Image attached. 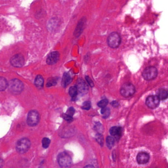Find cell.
Instances as JSON below:
<instances>
[{
	"label": "cell",
	"mask_w": 168,
	"mask_h": 168,
	"mask_svg": "<svg viewBox=\"0 0 168 168\" xmlns=\"http://www.w3.org/2000/svg\"><path fill=\"white\" fill-rule=\"evenodd\" d=\"M8 88L10 93L14 95H18L23 90L24 84L19 79L14 78L8 82Z\"/></svg>",
	"instance_id": "obj_1"
},
{
	"label": "cell",
	"mask_w": 168,
	"mask_h": 168,
	"mask_svg": "<svg viewBox=\"0 0 168 168\" xmlns=\"http://www.w3.org/2000/svg\"><path fill=\"white\" fill-rule=\"evenodd\" d=\"M59 165L62 168H68L72 164V159L68 153L62 152L57 157Z\"/></svg>",
	"instance_id": "obj_2"
},
{
	"label": "cell",
	"mask_w": 168,
	"mask_h": 168,
	"mask_svg": "<svg viewBox=\"0 0 168 168\" xmlns=\"http://www.w3.org/2000/svg\"><path fill=\"white\" fill-rule=\"evenodd\" d=\"M30 140L27 138L23 137L17 141L16 144V149L20 154H24L28 152L31 146Z\"/></svg>",
	"instance_id": "obj_3"
},
{
	"label": "cell",
	"mask_w": 168,
	"mask_h": 168,
	"mask_svg": "<svg viewBox=\"0 0 168 168\" xmlns=\"http://www.w3.org/2000/svg\"><path fill=\"white\" fill-rule=\"evenodd\" d=\"M121 41V37L119 34L115 32L110 34L107 39L108 45L113 49L117 48L120 45Z\"/></svg>",
	"instance_id": "obj_4"
},
{
	"label": "cell",
	"mask_w": 168,
	"mask_h": 168,
	"mask_svg": "<svg viewBox=\"0 0 168 168\" xmlns=\"http://www.w3.org/2000/svg\"><path fill=\"white\" fill-rule=\"evenodd\" d=\"M136 92L135 87L131 83H126L121 86L120 93L124 97L129 98L133 96Z\"/></svg>",
	"instance_id": "obj_5"
},
{
	"label": "cell",
	"mask_w": 168,
	"mask_h": 168,
	"mask_svg": "<svg viewBox=\"0 0 168 168\" xmlns=\"http://www.w3.org/2000/svg\"><path fill=\"white\" fill-rule=\"evenodd\" d=\"M40 114L38 111L32 110L28 113L27 118V123L31 127H34L38 125L40 122Z\"/></svg>",
	"instance_id": "obj_6"
},
{
	"label": "cell",
	"mask_w": 168,
	"mask_h": 168,
	"mask_svg": "<svg viewBox=\"0 0 168 168\" xmlns=\"http://www.w3.org/2000/svg\"><path fill=\"white\" fill-rule=\"evenodd\" d=\"M158 75V71L155 67L150 66L146 68L142 73V76L146 81H152L155 79Z\"/></svg>",
	"instance_id": "obj_7"
},
{
	"label": "cell",
	"mask_w": 168,
	"mask_h": 168,
	"mask_svg": "<svg viewBox=\"0 0 168 168\" xmlns=\"http://www.w3.org/2000/svg\"><path fill=\"white\" fill-rule=\"evenodd\" d=\"M11 65L16 68H21L25 63L23 56L21 54H16L13 56L10 60Z\"/></svg>",
	"instance_id": "obj_8"
},
{
	"label": "cell",
	"mask_w": 168,
	"mask_h": 168,
	"mask_svg": "<svg viewBox=\"0 0 168 168\" xmlns=\"http://www.w3.org/2000/svg\"><path fill=\"white\" fill-rule=\"evenodd\" d=\"M160 101L157 95H150L146 99V104L149 108L154 109L158 107Z\"/></svg>",
	"instance_id": "obj_9"
},
{
	"label": "cell",
	"mask_w": 168,
	"mask_h": 168,
	"mask_svg": "<svg viewBox=\"0 0 168 168\" xmlns=\"http://www.w3.org/2000/svg\"><path fill=\"white\" fill-rule=\"evenodd\" d=\"M76 86L78 90L82 94H86L89 91V87L84 79L79 78L76 82Z\"/></svg>",
	"instance_id": "obj_10"
},
{
	"label": "cell",
	"mask_w": 168,
	"mask_h": 168,
	"mask_svg": "<svg viewBox=\"0 0 168 168\" xmlns=\"http://www.w3.org/2000/svg\"><path fill=\"white\" fill-rule=\"evenodd\" d=\"M60 58V53L58 52H51L47 56L46 60V63L49 65H52L58 62Z\"/></svg>",
	"instance_id": "obj_11"
},
{
	"label": "cell",
	"mask_w": 168,
	"mask_h": 168,
	"mask_svg": "<svg viewBox=\"0 0 168 168\" xmlns=\"http://www.w3.org/2000/svg\"><path fill=\"white\" fill-rule=\"evenodd\" d=\"M150 156L147 153L142 152L139 153L137 156V161L139 164H146L149 162Z\"/></svg>",
	"instance_id": "obj_12"
},
{
	"label": "cell",
	"mask_w": 168,
	"mask_h": 168,
	"mask_svg": "<svg viewBox=\"0 0 168 168\" xmlns=\"http://www.w3.org/2000/svg\"><path fill=\"white\" fill-rule=\"evenodd\" d=\"M86 22V19H85V17L82 18L81 20L79 21L78 23L76 28H75V32H74V36L76 37H78L81 35V34L82 33L84 30V26Z\"/></svg>",
	"instance_id": "obj_13"
},
{
	"label": "cell",
	"mask_w": 168,
	"mask_h": 168,
	"mask_svg": "<svg viewBox=\"0 0 168 168\" xmlns=\"http://www.w3.org/2000/svg\"><path fill=\"white\" fill-rule=\"evenodd\" d=\"M110 133L111 136L114 137L116 139H119L121 136L122 129L120 127H113L110 129Z\"/></svg>",
	"instance_id": "obj_14"
},
{
	"label": "cell",
	"mask_w": 168,
	"mask_h": 168,
	"mask_svg": "<svg viewBox=\"0 0 168 168\" xmlns=\"http://www.w3.org/2000/svg\"><path fill=\"white\" fill-rule=\"evenodd\" d=\"M72 79L69 74L67 72H65L63 76L62 82H61L62 86L64 88L66 87L72 82Z\"/></svg>",
	"instance_id": "obj_15"
},
{
	"label": "cell",
	"mask_w": 168,
	"mask_h": 168,
	"mask_svg": "<svg viewBox=\"0 0 168 168\" xmlns=\"http://www.w3.org/2000/svg\"><path fill=\"white\" fill-rule=\"evenodd\" d=\"M35 85L38 89H42L44 84V79L43 76L40 75H37L35 79Z\"/></svg>",
	"instance_id": "obj_16"
},
{
	"label": "cell",
	"mask_w": 168,
	"mask_h": 168,
	"mask_svg": "<svg viewBox=\"0 0 168 168\" xmlns=\"http://www.w3.org/2000/svg\"><path fill=\"white\" fill-rule=\"evenodd\" d=\"M157 96L160 100H165L168 98V91L166 89L162 88L157 92Z\"/></svg>",
	"instance_id": "obj_17"
},
{
	"label": "cell",
	"mask_w": 168,
	"mask_h": 168,
	"mask_svg": "<svg viewBox=\"0 0 168 168\" xmlns=\"http://www.w3.org/2000/svg\"><path fill=\"white\" fill-rule=\"evenodd\" d=\"M8 86V83L7 79L4 77L0 78V90L4 91L5 90Z\"/></svg>",
	"instance_id": "obj_18"
},
{
	"label": "cell",
	"mask_w": 168,
	"mask_h": 168,
	"mask_svg": "<svg viewBox=\"0 0 168 168\" xmlns=\"http://www.w3.org/2000/svg\"><path fill=\"white\" fill-rule=\"evenodd\" d=\"M78 88L76 86H72L69 88V96L71 97H72V99H74L76 98L77 95H78Z\"/></svg>",
	"instance_id": "obj_19"
},
{
	"label": "cell",
	"mask_w": 168,
	"mask_h": 168,
	"mask_svg": "<svg viewBox=\"0 0 168 168\" xmlns=\"http://www.w3.org/2000/svg\"><path fill=\"white\" fill-rule=\"evenodd\" d=\"M114 143L115 141L113 137L111 136L107 137L106 138V143L108 149H111L114 146Z\"/></svg>",
	"instance_id": "obj_20"
},
{
	"label": "cell",
	"mask_w": 168,
	"mask_h": 168,
	"mask_svg": "<svg viewBox=\"0 0 168 168\" xmlns=\"http://www.w3.org/2000/svg\"><path fill=\"white\" fill-rule=\"evenodd\" d=\"M110 113H111V111H110V108H108L106 107V108L102 109L101 113L103 115V117L104 118H108L110 116Z\"/></svg>",
	"instance_id": "obj_21"
},
{
	"label": "cell",
	"mask_w": 168,
	"mask_h": 168,
	"mask_svg": "<svg viewBox=\"0 0 168 168\" xmlns=\"http://www.w3.org/2000/svg\"><path fill=\"white\" fill-rule=\"evenodd\" d=\"M95 139L96 141L101 146H103L104 144V137H103V135L101 134L98 133L95 136Z\"/></svg>",
	"instance_id": "obj_22"
},
{
	"label": "cell",
	"mask_w": 168,
	"mask_h": 168,
	"mask_svg": "<svg viewBox=\"0 0 168 168\" xmlns=\"http://www.w3.org/2000/svg\"><path fill=\"white\" fill-rule=\"evenodd\" d=\"M57 84V79L55 78H49L46 84V86L47 87H49L51 86H55Z\"/></svg>",
	"instance_id": "obj_23"
},
{
	"label": "cell",
	"mask_w": 168,
	"mask_h": 168,
	"mask_svg": "<svg viewBox=\"0 0 168 168\" xmlns=\"http://www.w3.org/2000/svg\"><path fill=\"white\" fill-rule=\"evenodd\" d=\"M108 101L107 99H103L98 103V106L101 108H105L108 104Z\"/></svg>",
	"instance_id": "obj_24"
},
{
	"label": "cell",
	"mask_w": 168,
	"mask_h": 168,
	"mask_svg": "<svg viewBox=\"0 0 168 168\" xmlns=\"http://www.w3.org/2000/svg\"><path fill=\"white\" fill-rule=\"evenodd\" d=\"M50 140L49 138L47 137H44L43 140H42V145H43V147L45 149H46L49 147V146L50 145Z\"/></svg>",
	"instance_id": "obj_25"
},
{
	"label": "cell",
	"mask_w": 168,
	"mask_h": 168,
	"mask_svg": "<svg viewBox=\"0 0 168 168\" xmlns=\"http://www.w3.org/2000/svg\"><path fill=\"white\" fill-rule=\"evenodd\" d=\"M94 129L98 132V133L101 134V133L103 132L104 128H103V126L101 124L98 122L96 123L95 125L94 126Z\"/></svg>",
	"instance_id": "obj_26"
},
{
	"label": "cell",
	"mask_w": 168,
	"mask_h": 168,
	"mask_svg": "<svg viewBox=\"0 0 168 168\" xmlns=\"http://www.w3.org/2000/svg\"><path fill=\"white\" fill-rule=\"evenodd\" d=\"M91 107V104L90 102L85 101L82 104V108L83 110L88 111L90 109Z\"/></svg>",
	"instance_id": "obj_27"
},
{
	"label": "cell",
	"mask_w": 168,
	"mask_h": 168,
	"mask_svg": "<svg viewBox=\"0 0 168 168\" xmlns=\"http://www.w3.org/2000/svg\"><path fill=\"white\" fill-rule=\"evenodd\" d=\"M63 118H64V119L66 121H68L69 123H71L73 120L72 117L69 116L67 113H64V114H63Z\"/></svg>",
	"instance_id": "obj_28"
},
{
	"label": "cell",
	"mask_w": 168,
	"mask_h": 168,
	"mask_svg": "<svg viewBox=\"0 0 168 168\" xmlns=\"http://www.w3.org/2000/svg\"><path fill=\"white\" fill-rule=\"evenodd\" d=\"M75 113V108H73V107H70L68 109L67 111V114H68L69 116H72L74 115V113Z\"/></svg>",
	"instance_id": "obj_29"
},
{
	"label": "cell",
	"mask_w": 168,
	"mask_h": 168,
	"mask_svg": "<svg viewBox=\"0 0 168 168\" xmlns=\"http://www.w3.org/2000/svg\"><path fill=\"white\" fill-rule=\"evenodd\" d=\"M85 79H86V81L87 82L88 84L90 85V86L91 87H93L94 86V84L93 83V81H92L90 78L89 76H85Z\"/></svg>",
	"instance_id": "obj_30"
},
{
	"label": "cell",
	"mask_w": 168,
	"mask_h": 168,
	"mask_svg": "<svg viewBox=\"0 0 168 168\" xmlns=\"http://www.w3.org/2000/svg\"><path fill=\"white\" fill-rule=\"evenodd\" d=\"M111 105L113 107H118L119 106V103H118V102L116 101H114L112 102L111 103Z\"/></svg>",
	"instance_id": "obj_31"
},
{
	"label": "cell",
	"mask_w": 168,
	"mask_h": 168,
	"mask_svg": "<svg viewBox=\"0 0 168 168\" xmlns=\"http://www.w3.org/2000/svg\"><path fill=\"white\" fill-rule=\"evenodd\" d=\"M84 168H95L93 166V165H88L86 166L85 167H84Z\"/></svg>",
	"instance_id": "obj_32"
}]
</instances>
